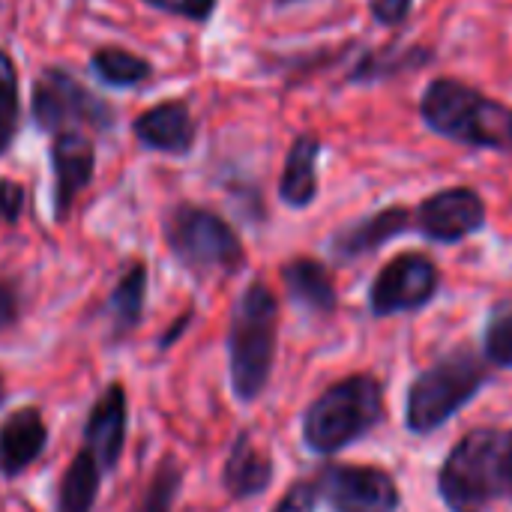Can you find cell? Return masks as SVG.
Returning a JSON list of instances; mask_svg holds the SVG:
<instances>
[{"label":"cell","instance_id":"d6986e66","mask_svg":"<svg viewBox=\"0 0 512 512\" xmlns=\"http://www.w3.org/2000/svg\"><path fill=\"white\" fill-rule=\"evenodd\" d=\"M99 465L87 450H81L63 474L57 512H93V501L99 492Z\"/></svg>","mask_w":512,"mask_h":512},{"label":"cell","instance_id":"7a4b0ae2","mask_svg":"<svg viewBox=\"0 0 512 512\" xmlns=\"http://www.w3.org/2000/svg\"><path fill=\"white\" fill-rule=\"evenodd\" d=\"M279 333V306L264 282H252L234 306L228 330L231 387L240 402H252L264 393Z\"/></svg>","mask_w":512,"mask_h":512},{"label":"cell","instance_id":"9a60e30c","mask_svg":"<svg viewBox=\"0 0 512 512\" xmlns=\"http://www.w3.org/2000/svg\"><path fill=\"white\" fill-rule=\"evenodd\" d=\"M405 228H408V210L405 207H387V210H381L375 216H366V219L342 228L330 240V252L339 261H354L360 255H369V252L381 249L384 243H390Z\"/></svg>","mask_w":512,"mask_h":512},{"label":"cell","instance_id":"6da1fadb","mask_svg":"<svg viewBox=\"0 0 512 512\" xmlns=\"http://www.w3.org/2000/svg\"><path fill=\"white\" fill-rule=\"evenodd\" d=\"M438 489L450 512H486L512 495V429H474L447 456Z\"/></svg>","mask_w":512,"mask_h":512},{"label":"cell","instance_id":"5b68a950","mask_svg":"<svg viewBox=\"0 0 512 512\" xmlns=\"http://www.w3.org/2000/svg\"><path fill=\"white\" fill-rule=\"evenodd\" d=\"M489 372L474 351H453L417 375L408 390V429L429 435L456 417L486 384Z\"/></svg>","mask_w":512,"mask_h":512},{"label":"cell","instance_id":"f546056e","mask_svg":"<svg viewBox=\"0 0 512 512\" xmlns=\"http://www.w3.org/2000/svg\"><path fill=\"white\" fill-rule=\"evenodd\" d=\"M3 396H6V393H3V381H0V405H3Z\"/></svg>","mask_w":512,"mask_h":512},{"label":"cell","instance_id":"52a82bcc","mask_svg":"<svg viewBox=\"0 0 512 512\" xmlns=\"http://www.w3.org/2000/svg\"><path fill=\"white\" fill-rule=\"evenodd\" d=\"M30 111L39 129L45 132H69L78 126H108L111 123V108L96 99L78 78L69 72L51 66L45 69L30 96Z\"/></svg>","mask_w":512,"mask_h":512},{"label":"cell","instance_id":"e0dca14e","mask_svg":"<svg viewBox=\"0 0 512 512\" xmlns=\"http://www.w3.org/2000/svg\"><path fill=\"white\" fill-rule=\"evenodd\" d=\"M318 156L321 141L315 135H300L285 159L279 195L288 207H309L318 195Z\"/></svg>","mask_w":512,"mask_h":512},{"label":"cell","instance_id":"7402d4cb","mask_svg":"<svg viewBox=\"0 0 512 512\" xmlns=\"http://www.w3.org/2000/svg\"><path fill=\"white\" fill-rule=\"evenodd\" d=\"M18 111V72L12 57L0 48V153H6L15 138Z\"/></svg>","mask_w":512,"mask_h":512},{"label":"cell","instance_id":"8fae6325","mask_svg":"<svg viewBox=\"0 0 512 512\" xmlns=\"http://www.w3.org/2000/svg\"><path fill=\"white\" fill-rule=\"evenodd\" d=\"M51 162H54V213L57 219H66L75 198L93 177V165H96L93 141L78 129L57 132L51 147Z\"/></svg>","mask_w":512,"mask_h":512},{"label":"cell","instance_id":"ffe728a7","mask_svg":"<svg viewBox=\"0 0 512 512\" xmlns=\"http://www.w3.org/2000/svg\"><path fill=\"white\" fill-rule=\"evenodd\" d=\"M144 294H147V267H144V264H132V267L120 276V282L114 285L111 300H108L111 321H114V330H117L120 336L129 333V330L141 321Z\"/></svg>","mask_w":512,"mask_h":512},{"label":"cell","instance_id":"f1b7e54d","mask_svg":"<svg viewBox=\"0 0 512 512\" xmlns=\"http://www.w3.org/2000/svg\"><path fill=\"white\" fill-rule=\"evenodd\" d=\"M18 318V294L9 282L0 279V333L9 330Z\"/></svg>","mask_w":512,"mask_h":512},{"label":"cell","instance_id":"7c38bea8","mask_svg":"<svg viewBox=\"0 0 512 512\" xmlns=\"http://www.w3.org/2000/svg\"><path fill=\"white\" fill-rule=\"evenodd\" d=\"M132 132L144 147L171 156H183L195 144V120L180 99H168L141 111L132 123Z\"/></svg>","mask_w":512,"mask_h":512},{"label":"cell","instance_id":"3957f363","mask_svg":"<svg viewBox=\"0 0 512 512\" xmlns=\"http://www.w3.org/2000/svg\"><path fill=\"white\" fill-rule=\"evenodd\" d=\"M420 114L438 135L450 141L512 150L510 108L495 99H486L480 90L456 78H435L423 93Z\"/></svg>","mask_w":512,"mask_h":512},{"label":"cell","instance_id":"484cf974","mask_svg":"<svg viewBox=\"0 0 512 512\" xmlns=\"http://www.w3.org/2000/svg\"><path fill=\"white\" fill-rule=\"evenodd\" d=\"M24 207V186L15 180H0V219L3 222H18Z\"/></svg>","mask_w":512,"mask_h":512},{"label":"cell","instance_id":"44dd1931","mask_svg":"<svg viewBox=\"0 0 512 512\" xmlns=\"http://www.w3.org/2000/svg\"><path fill=\"white\" fill-rule=\"evenodd\" d=\"M90 69L108 87H135V84L147 81L150 72H153L150 60L126 51V48H99V51H93Z\"/></svg>","mask_w":512,"mask_h":512},{"label":"cell","instance_id":"4316f807","mask_svg":"<svg viewBox=\"0 0 512 512\" xmlns=\"http://www.w3.org/2000/svg\"><path fill=\"white\" fill-rule=\"evenodd\" d=\"M315 498H318V492H315V486H309V483H297L282 501H279V507L273 512H315Z\"/></svg>","mask_w":512,"mask_h":512},{"label":"cell","instance_id":"2e32d148","mask_svg":"<svg viewBox=\"0 0 512 512\" xmlns=\"http://www.w3.org/2000/svg\"><path fill=\"white\" fill-rule=\"evenodd\" d=\"M222 483L231 492V498H255L273 483V462L252 444L249 435H240L225 462Z\"/></svg>","mask_w":512,"mask_h":512},{"label":"cell","instance_id":"277c9868","mask_svg":"<svg viewBox=\"0 0 512 512\" xmlns=\"http://www.w3.org/2000/svg\"><path fill=\"white\" fill-rule=\"evenodd\" d=\"M381 414V384L372 375H354L333 384L309 405L303 417V438L309 450L330 456L360 441L369 429H375L381 423Z\"/></svg>","mask_w":512,"mask_h":512},{"label":"cell","instance_id":"8992f818","mask_svg":"<svg viewBox=\"0 0 512 512\" xmlns=\"http://www.w3.org/2000/svg\"><path fill=\"white\" fill-rule=\"evenodd\" d=\"M165 240H168V249L174 252V258L189 270L234 273L237 267H243L240 237L222 216H216L204 207L180 204L168 216Z\"/></svg>","mask_w":512,"mask_h":512},{"label":"cell","instance_id":"cb8c5ba5","mask_svg":"<svg viewBox=\"0 0 512 512\" xmlns=\"http://www.w3.org/2000/svg\"><path fill=\"white\" fill-rule=\"evenodd\" d=\"M180 483H183V474H180L177 462H162L156 477L150 480L144 498H141L138 512H171L174 498L180 492Z\"/></svg>","mask_w":512,"mask_h":512},{"label":"cell","instance_id":"5bb4252c","mask_svg":"<svg viewBox=\"0 0 512 512\" xmlns=\"http://www.w3.org/2000/svg\"><path fill=\"white\" fill-rule=\"evenodd\" d=\"M48 429L36 408H21L6 417L0 426V474L18 477L24 474L45 450Z\"/></svg>","mask_w":512,"mask_h":512},{"label":"cell","instance_id":"603a6c76","mask_svg":"<svg viewBox=\"0 0 512 512\" xmlns=\"http://www.w3.org/2000/svg\"><path fill=\"white\" fill-rule=\"evenodd\" d=\"M483 342H486V357L495 366L512 369V300L495 306V312L489 315Z\"/></svg>","mask_w":512,"mask_h":512},{"label":"cell","instance_id":"83f0119b","mask_svg":"<svg viewBox=\"0 0 512 512\" xmlns=\"http://www.w3.org/2000/svg\"><path fill=\"white\" fill-rule=\"evenodd\" d=\"M411 3H414V0H372L369 9H372V15H375L381 24H399V21L408 18Z\"/></svg>","mask_w":512,"mask_h":512},{"label":"cell","instance_id":"9c48e42d","mask_svg":"<svg viewBox=\"0 0 512 512\" xmlns=\"http://www.w3.org/2000/svg\"><path fill=\"white\" fill-rule=\"evenodd\" d=\"M438 291V267L417 252H405L393 258L375 279L369 306L378 318L417 312L423 309Z\"/></svg>","mask_w":512,"mask_h":512},{"label":"cell","instance_id":"ba28073f","mask_svg":"<svg viewBox=\"0 0 512 512\" xmlns=\"http://www.w3.org/2000/svg\"><path fill=\"white\" fill-rule=\"evenodd\" d=\"M315 492L333 512H396L399 507V489L393 477L366 465L324 468Z\"/></svg>","mask_w":512,"mask_h":512},{"label":"cell","instance_id":"4fadbf2b","mask_svg":"<svg viewBox=\"0 0 512 512\" xmlns=\"http://www.w3.org/2000/svg\"><path fill=\"white\" fill-rule=\"evenodd\" d=\"M87 453L99 465V471H111L123 453L126 441V390L120 384H111L102 399L93 405L87 429H84Z\"/></svg>","mask_w":512,"mask_h":512},{"label":"cell","instance_id":"30bf717a","mask_svg":"<svg viewBox=\"0 0 512 512\" xmlns=\"http://www.w3.org/2000/svg\"><path fill=\"white\" fill-rule=\"evenodd\" d=\"M417 225L435 243H459L486 225V204L474 189H444L420 204Z\"/></svg>","mask_w":512,"mask_h":512},{"label":"cell","instance_id":"ac0fdd59","mask_svg":"<svg viewBox=\"0 0 512 512\" xmlns=\"http://www.w3.org/2000/svg\"><path fill=\"white\" fill-rule=\"evenodd\" d=\"M282 279H285L288 297L297 306L318 312V315H330L336 309V285L321 261L297 258V261L285 264Z\"/></svg>","mask_w":512,"mask_h":512},{"label":"cell","instance_id":"d4e9b609","mask_svg":"<svg viewBox=\"0 0 512 512\" xmlns=\"http://www.w3.org/2000/svg\"><path fill=\"white\" fill-rule=\"evenodd\" d=\"M147 6L159 9V12H168V15H180V18H189V21H210V15L216 12V0H144Z\"/></svg>","mask_w":512,"mask_h":512}]
</instances>
